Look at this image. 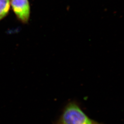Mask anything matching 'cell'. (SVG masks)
Returning a JSON list of instances; mask_svg holds the SVG:
<instances>
[{"label":"cell","instance_id":"obj_1","mask_svg":"<svg viewBox=\"0 0 124 124\" xmlns=\"http://www.w3.org/2000/svg\"><path fill=\"white\" fill-rule=\"evenodd\" d=\"M55 124H104L92 120L75 101L68 102Z\"/></svg>","mask_w":124,"mask_h":124},{"label":"cell","instance_id":"obj_3","mask_svg":"<svg viewBox=\"0 0 124 124\" xmlns=\"http://www.w3.org/2000/svg\"><path fill=\"white\" fill-rule=\"evenodd\" d=\"M10 8V0H0V21L8 15Z\"/></svg>","mask_w":124,"mask_h":124},{"label":"cell","instance_id":"obj_2","mask_svg":"<svg viewBox=\"0 0 124 124\" xmlns=\"http://www.w3.org/2000/svg\"><path fill=\"white\" fill-rule=\"evenodd\" d=\"M10 8L18 20L23 24L29 22L31 14L29 0H10Z\"/></svg>","mask_w":124,"mask_h":124}]
</instances>
